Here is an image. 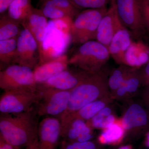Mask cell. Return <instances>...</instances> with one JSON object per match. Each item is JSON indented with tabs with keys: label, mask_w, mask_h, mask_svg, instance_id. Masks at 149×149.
<instances>
[{
	"label": "cell",
	"mask_w": 149,
	"mask_h": 149,
	"mask_svg": "<svg viewBox=\"0 0 149 149\" xmlns=\"http://www.w3.org/2000/svg\"><path fill=\"white\" fill-rule=\"evenodd\" d=\"M34 108L17 114H2L0 136L15 146L26 147L38 136L39 123Z\"/></svg>",
	"instance_id": "obj_1"
},
{
	"label": "cell",
	"mask_w": 149,
	"mask_h": 149,
	"mask_svg": "<svg viewBox=\"0 0 149 149\" xmlns=\"http://www.w3.org/2000/svg\"><path fill=\"white\" fill-rule=\"evenodd\" d=\"M107 86L108 79L101 70L89 73L79 85L71 90L67 109L59 118L60 120L64 119L87 104L97 100Z\"/></svg>",
	"instance_id": "obj_2"
},
{
	"label": "cell",
	"mask_w": 149,
	"mask_h": 149,
	"mask_svg": "<svg viewBox=\"0 0 149 149\" xmlns=\"http://www.w3.org/2000/svg\"><path fill=\"white\" fill-rule=\"evenodd\" d=\"M108 48L96 40L80 45L69 58V65L88 73L101 70L109 59Z\"/></svg>",
	"instance_id": "obj_3"
},
{
	"label": "cell",
	"mask_w": 149,
	"mask_h": 149,
	"mask_svg": "<svg viewBox=\"0 0 149 149\" xmlns=\"http://www.w3.org/2000/svg\"><path fill=\"white\" fill-rule=\"evenodd\" d=\"M108 10L104 7L87 9L80 12L70 24L72 44L80 46L88 41L96 40L99 24Z\"/></svg>",
	"instance_id": "obj_4"
},
{
	"label": "cell",
	"mask_w": 149,
	"mask_h": 149,
	"mask_svg": "<svg viewBox=\"0 0 149 149\" xmlns=\"http://www.w3.org/2000/svg\"><path fill=\"white\" fill-rule=\"evenodd\" d=\"M118 14L123 25L132 34L133 40L140 41L147 32L142 15L141 0H116Z\"/></svg>",
	"instance_id": "obj_5"
},
{
	"label": "cell",
	"mask_w": 149,
	"mask_h": 149,
	"mask_svg": "<svg viewBox=\"0 0 149 149\" xmlns=\"http://www.w3.org/2000/svg\"><path fill=\"white\" fill-rule=\"evenodd\" d=\"M41 98L36 109L39 116H57L58 118L67 109L71 91H65L37 85Z\"/></svg>",
	"instance_id": "obj_6"
},
{
	"label": "cell",
	"mask_w": 149,
	"mask_h": 149,
	"mask_svg": "<svg viewBox=\"0 0 149 149\" xmlns=\"http://www.w3.org/2000/svg\"><path fill=\"white\" fill-rule=\"evenodd\" d=\"M41 98L40 93L22 89L9 90L0 98V111L2 114H17L33 109Z\"/></svg>",
	"instance_id": "obj_7"
},
{
	"label": "cell",
	"mask_w": 149,
	"mask_h": 149,
	"mask_svg": "<svg viewBox=\"0 0 149 149\" xmlns=\"http://www.w3.org/2000/svg\"><path fill=\"white\" fill-rule=\"evenodd\" d=\"M0 88L4 91L22 89L37 92L33 70L18 64L8 65L0 72Z\"/></svg>",
	"instance_id": "obj_8"
},
{
	"label": "cell",
	"mask_w": 149,
	"mask_h": 149,
	"mask_svg": "<svg viewBox=\"0 0 149 149\" xmlns=\"http://www.w3.org/2000/svg\"><path fill=\"white\" fill-rule=\"evenodd\" d=\"M39 62L36 41L27 28L23 27L17 37L16 56L14 64L34 69Z\"/></svg>",
	"instance_id": "obj_9"
},
{
	"label": "cell",
	"mask_w": 149,
	"mask_h": 149,
	"mask_svg": "<svg viewBox=\"0 0 149 149\" xmlns=\"http://www.w3.org/2000/svg\"><path fill=\"white\" fill-rule=\"evenodd\" d=\"M47 19L40 9L33 7L27 18L21 23L22 27L29 30L37 42L39 56L38 64L45 61L44 42L48 27Z\"/></svg>",
	"instance_id": "obj_10"
},
{
	"label": "cell",
	"mask_w": 149,
	"mask_h": 149,
	"mask_svg": "<svg viewBox=\"0 0 149 149\" xmlns=\"http://www.w3.org/2000/svg\"><path fill=\"white\" fill-rule=\"evenodd\" d=\"M61 137V123L59 118L48 116L39 123L38 140L40 149H56Z\"/></svg>",
	"instance_id": "obj_11"
},
{
	"label": "cell",
	"mask_w": 149,
	"mask_h": 149,
	"mask_svg": "<svg viewBox=\"0 0 149 149\" xmlns=\"http://www.w3.org/2000/svg\"><path fill=\"white\" fill-rule=\"evenodd\" d=\"M124 27L118 14L116 6H111L100 22L96 40L109 48L114 35Z\"/></svg>",
	"instance_id": "obj_12"
},
{
	"label": "cell",
	"mask_w": 149,
	"mask_h": 149,
	"mask_svg": "<svg viewBox=\"0 0 149 149\" xmlns=\"http://www.w3.org/2000/svg\"><path fill=\"white\" fill-rule=\"evenodd\" d=\"M61 137L67 142H84L93 138L92 128L85 120L77 118H69L61 121Z\"/></svg>",
	"instance_id": "obj_13"
},
{
	"label": "cell",
	"mask_w": 149,
	"mask_h": 149,
	"mask_svg": "<svg viewBox=\"0 0 149 149\" xmlns=\"http://www.w3.org/2000/svg\"><path fill=\"white\" fill-rule=\"evenodd\" d=\"M69 58L62 55L38 64L33 69L34 77L37 85H41L48 79L68 68Z\"/></svg>",
	"instance_id": "obj_14"
},
{
	"label": "cell",
	"mask_w": 149,
	"mask_h": 149,
	"mask_svg": "<svg viewBox=\"0 0 149 149\" xmlns=\"http://www.w3.org/2000/svg\"><path fill=\"white\" fill-rule=\"evenodd\" d=\"M88 74L80 70L79 71H73L68 68L38 85L62 91H71L79 85Z\"/></svg>",
	"instance_id": "obj_15"
},
{
	"label": "cell",
	"mask_w": 149,
	"mask_h": 149,
	"mask_svg": "<svg viewBox=\"0 0 149 149\" xmlns=\"http://www.w3.org/2000/svg\"><path fill=\"white\" fill-rule=\"evenodd\" d=\"M133 40L132 34L125 27L118 31L114 35L108 49L111 56L116 63L127 65L126 55Z\"/></svg>",
	"instance_id": "obj_16"
},
{
	"label": "cell",
	"mask_w": 149,
	"mask_h": 149,
	"mask_svg": "<svg viewBox=\"0 0 149 149\" xmlns=\"http://www.w3.org/2000/svg\"><path fill=\"white\" fill-rule=\"evenodd\" d=\"M120 123L125 130L134 128L146 130L149 128L148 111L139 104H133L125 112Z\"/></svg>",
	"instance_id": "obj_17"
},
{
	"label": "cell",
	"mask_w": 149,
	"mask_h": 149,
	"mask_svg": "<svg viewBox=\"0 0 149 149\" xmlns=\"http://www.w3.org/2000/svg\"><path fill=\"white\" fill-rule=\"evenodd\" d=\"M149 61V49L142 41L133 42L126 55L127 65L137 68L143 66Z\"/></svg>",
	"instance_id": "obj_18"
},
{
	"label": "cell",
	"mask_w": 149,
	"mask_h": 149,
	"mask_svg": "<svg viewBox=\"0 0 149 149\" xmlns=\"http://www.w3.org/2000/svg\"><path fill=\"white\" fill-rule=\"evenodd\" d=\"M125 131L120 122H115L104 129L98 138V142L102 145H118L124 139Z\"/></svg>",
	"instance_id": "obj_19"
},
{
	"label": "cell",
	"mask_w": 149,
	"mask_h": 149,
	"mask_svg": "<svg viewBox=\"0 0 149 149\" xmlns=\"http://www.w3.org/2000/svg\"><path fill=\"white\" fill-rule=\"evenodd\" d=\"M19 22L12 18L7 14L3 13L0 17V40L17 37L21 32Z\"/></svg>",
	"instance_id": "obj_20"
},
{
	"label": "cell",
	"mask_w": 149,
	"mask_h": 149,
	"mask_svg": "<svg viewBox=\"0 0 149 149\" xmlns=\"http://www.w3.org/2000/svg\"><path fill=\"white\" fill-rule=\"evenodd\" d=\"M31 1L32 0H14L8 9V14L21 24L27 18L33 8Z\"/></svg>",
	"instance_id": "obj_21"
},
{
	"label": "cell",
	"mask_w": 149,
	"mask_h": 149,
	"mask_svg": "<svg viewBox=\"0 0 149 149\" xmlns=\"http://www.w3.org/2000/svg\"><path fill=\"white\" fill-rule=\"evenodd\" d=\"M17 37L0 40V61L2 64L8 65L14 64L16 54Z\"/></svg>",
	"instance_id": "obj_22"
},
{
	"label": "cell",
	"mask_w": 149,
	"mask_h": 149,
	"mask_svg": "<svg viewBox=\"0 0 149 149\" xmlns=\"http://www.w3.org/2000/svg\"><path fill=\"white\" fill-rule=\"evenodd\" d=\"M105 103L102 101L97 100L87 104L79 110L61 120V121L69 118H77L84 120H91L101 110L105 107Z\"/></svg>",
	"instance_id": "obj_23"
},
{
	"label": "cell",
	"mask_w": 149,
	"mask_h": 149,
	"mask_svg": "<svg viewBox=\"0 0 149 149\" xmlns=\"http://www.w3.org/2000/svg\"><path fill=\"white\" fill-rule=\"evenodd\" d=\"M136 68L121 65L114 70L108 78L109 87L113 91H116Z\"/></svg>",
	"instance_id": "obj_24"
},
{
	"label": "cell",
	"mask_w": 149,
	"mask_h": 149,
	"mask_svg": "<svg viewBox=\"0 0 149 149\" xmlns=\"http://www.w3.org/2000/svg\"><path fill=\"white\" fill-rule=\"evenodd\" d=\"M41 5L42 7L40 9L47 18H49L53 20L72 19L66 12L52 4L49 2H45Z\"/></svg>",
	"instance_id": "obj_25"
},
{
	"label": "cell",
	"mask_w": 149,
	"mask_h": 149,
	"mask_svg": "<svg viewBox=\"0 0 149 149\" xmlns=\"http://www.w3.org/2000/svg\"><path fill=\"white\" fill-rule=\"evenodd\" d=\"M46 1L49 2L52 4L64 11L69 15L72 19L75 18L81 12V9L74 5L70 0H47Z\"/></svg>",
	"instance_id": "obj_26"
},
{
	"label": "cell",
	"mask_w": 149,
	"mask_h": 149,
	"mask_svg": "<svg viewBox=\"0 0 149 149\" xmlns=\"http://www.w3.org/2000/svg\"><path fill=\"white\" fill-rule=\"evenodd\" d=\"M80 9H97L107 7L110 0H70Z\"/></svg>",
	"instance_id": "obj_27"
},
{
	"label": "cell",
	"mask_w": 149,
	"mask_h": 149,
	"mask_svg": "<svg viewBox=\"0 0 149 149\" xmlns=\"http://www.w3.org/2000/svg\"><path fill=\"white\" fill-rule=\"evenodd\" d=\"M61 149H99V148L95 142L93 141L84 142L64 141L62 144Z\"/></svg>",
	"instance_id": "obj_28"
},
{
	"label": "cell",
	"mask_w": 149,
	"mask_h": 149,
	"mask_svg": "<svg viewBox=\"0 0 149 149\" xmlns=\"http://www.w3.org/2000/svg\"><path fill=\"white\" fill-rule=\"evenodd\" d=\"M142 15L147 34L149 33V0H141Z\"/></svg>",
	"instance_id": "obj_29"
},
{
	"label": "cell",
	"mask_w": 149,
	"mask_h": 149,
	"mask_svg": "<svg viewBox=\"0 0 149 149\" xmlns=\"http://www.w3.org/2000/svg\"><path fill=\"white\" fill-rule=\"evenodd\" d=\"M141 67V69L139 70V71L142 80L149 76V61Z\"/></svg>",
	"instance_id": "obj_30"
},
{
	"label": "cell",
	"mask_w": 149,
	"mask_h": 149,
	"mask_svg": "<svg viewBox=\"0 0 149 149\" xmlns=\"http://www.w3.org/2000/svg\"><path fill=\"white\" fill-rule=\"evenodd\" d=\"M14 0H0V13H4Z\"/></svg>",
	"instance_id": "obj_31"
},
{
	"label": "cell",
	"mask_w": 149,
	"mask_h": 149,
	"mask_svg": "<svg viewBox=\"0 0 149 149\" xmlns=\"http://www.w3.org/2000/svg\"><path fill=\"white\" fill-rule=\"evenodd\" d=\"M0 149H20L7 142L0 136Z\"/></svg>",
	"instance_id": "obj_32"
},
{
	"label": "cell",
	"mask_w": 149,
	"mask_h": 149,
	"mask_svg": "<svg viewBox=\"0 0 149 149\" xmlns=\"http://www.w3.org/2000/svg\"><path fill=\"white\" fill-rule=\"evenodd\" d=\"M25 149H40L38 143V136L25 147Z\"/></svg>",
	"instance_id": "obj_33"
},
{
	"label": "cell",
	"mask_w": 149,
	"mask_h": 149,
	"mask_svg": "<svg viewBox=\"0 0 149 149\" xmlns=\"http://www.w3.org/2000/svg\"><path fill=\"white\" fill-rule=\"evenodd\" d=\"M144 100L148 109L149 111H148L149 113V85L146 86V88L145 91V95H144Z\"/></svg>",
	"instance_id": "obj_34"
},
{
	"label": "cell",
	"mask_w": 149,
	"mask_h": 149,
	"mask_svg": "<svg viewBox=\"0 0 149 149\" xmlns=\"http://www.w3.org/2000/svg\"><path fill=\"white\" fill-rule=\"evenodd\" d=\"M146 40V43L145 44L147 46V47L149 48V33H148L147 35H146L145 37H144L143 39Z\"/></svg>",
	"instance_id": "obj_35"
},
{
	"label": "cell",
	"mask_w": 149,
	"mask_h": 149,
	"mask_svg": "<svg viewBox=\"0 0 149 149\" xmlns=\"http://www.w3.org/2000/svg\"><path fill=\"white\" fill-rule=\"evenodd\" d=\"M118 149H133V147L130 145L122 146Z\"/></svg>",
	"instance_id": "obj_36"
},
{
	"label": "cell",
	"mask_w": 149,
	"mask_h": 149,
	"mask_svg": "<svg viewBox=\"0 0 149 149\" xmlns=\"http://www.w3.org/2000/svg\"><path fill=\"white\" fill-rule=\"evenodd\" d=\"M145 144H146V146L148 148H149V132L147 134L146 138V142H145Z\"/></svg>",
	"instance_id": "obj_37"
},
{
	"label": "cell",
	"mask_w": 149,
	"mask_h": 149,
	"mask_svg": "<svg viewBox=\"0 0 149 149\" xmlns=\"http://www.w3.org/2000/svg\"><path fill=\"white\" fill-rule=\"evenodd\" d=\"M110 2L111 6L114 5H116V0H110Z\"/></svg>",
	"instance_id": "obj_38"
},
{
	"label": "cell",
	"mask_w": 149,
	"mask_h": 149,
	"mask_svg": "<svg viewBox=\"0 0 149 149\" xmlns=\"http://www.w3.org/2000/svg\"><path fill=\"white\" fill-rule=\"evenodd\" d=\"M47 1V0H39L40 2L41 3V4L42 3L46 1Z\"/></svg>",
	"instance_id": "obj_39"
}]
</instances>
